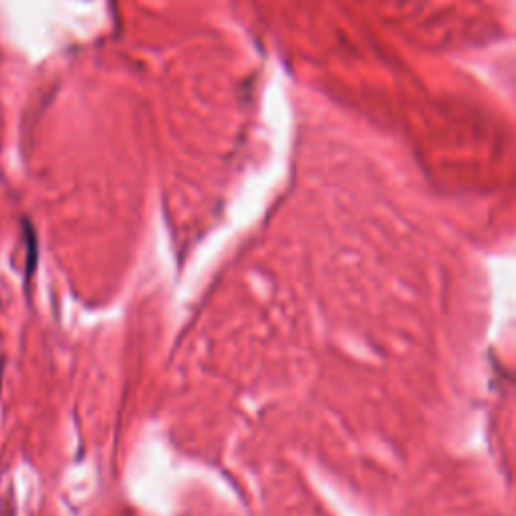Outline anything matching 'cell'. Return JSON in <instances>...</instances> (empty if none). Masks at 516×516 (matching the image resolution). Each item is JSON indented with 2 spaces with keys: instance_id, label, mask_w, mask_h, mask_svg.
Returning <instances> with one entry per match:
<instances>
[{
  "instance_id": "cell-1",
  "label": "cell",
  "mask_w": 516,
  "mask_h": 516,
  "mask_svg": "<svg viewBox=\"0 0 516 516\" xmlns=\"http://www.w3.org/2000/svg\"><path fill=\"white\" fill-rule=\"evenodd\" d=\"M25 230H27L25 232V240H27V273L33 275V271L37 267V256H39L37 248H39V244H37L35 232H33V228L29 224H25Z\"/></svg>"
}]
</instances>
